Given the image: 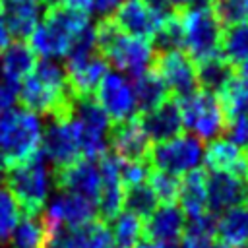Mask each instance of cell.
Instances as JSON below:
<instances>
[{
	"mask_svg": "<svg viewBox=\"0 0 248 248\" xmlns=\"http://www.w3.org/2000/svg\"><path fill=\"white\" fill-rule=\"evenodd\" d=\"M37 54L25 41L10 43V46L0 54V78L17 89L23 78L33 70Z\"/></svg>",
	"mask_w": 248,
	"mask_h": 248,
	"instance_id": "7402d4cb",
	"label": "cell"
},
{
	"mask_svg": "<svg viewBox=\"0 0 248 248\" xmlns=\"http://www.w3.org/2000/svg\"><path fill=\"white\" fill-rule=\"evenodd\" d=\"M207 248H231V246H229V244H225V242H221V240H213Z\"/></svg>",
	"mask_w": 248,
	"mask_h": 248,
	"instance_id": "bcb514c9",
	"label": "cell"
},
{
	"mask_svg": "<svg viewBox=\"0 0 248 248\" xmlns=\"http://www.w3.org/2000/svg\"><path fill=\"white\" fill-rule=\"evenodd\" d=\"M93 95H95V101L99 103V107L108 116V120H112V122L128 120V118L136 116V112H138V101H136L132 79L122 72L108 70L101 78Z\"/></svg>",
	"mask_w": 248,
	"mask_h": 248,
	"instance_id": "7c38bea8",
	"label": "cell"
},
{
	"mask_svg": "<svg viewBox=\"0 0 248 248\" xmlns=\"http://www.w3.org/2000/svg\"><path fill=\"white\" fill-rule=\"evenodd\" d=\"M62 4L72 8V10L85 12V14H89L93 10V0H62Z\"/></svg>",
	"mask_w": 248,
	"mask_h": 248,
	"instance_id": "ab89813d",
	"label": "cell"
},
{
	"mask_svg": "<svg viewBox=\"0 0 248 248\" xmlns=\"http://www.w3.org/2000/svg\"><path fill=\"white\" fill-rule=\"evenodd\" d=\"M180 17V48L196 62L221 56L223 25L213 10V0H200L184 10Z\"/></svg>",
	"mask_w": 248,
	"mask_h": 248,
	"instance_id": "277c9868",
	"label": "cell"
},
{
	"mask_svg": "<svg viewBox=\"0 0 248 248\" xmlns=\"http://www.w3.org/2000/svg\"><path fill=\"white\" fill-rule=\"evenodd\" d=\"M72 116L79 126L81 138V157L97 161L103 153H107V132H108V116L99 107L93 97L74 99Z\"/></svg>",
	"mask_w": 248,
	"mask_h": 248,
	"instance_id": "8fae6325",
	"label": "cell"
},
{
	"mask_svg": "<svg viewBox=\"0 0 248 248\" xmlns=\"http://www.w3.org/2000/svg\"><path fill=\"white\" fill-rule=\"evenodd\" d=\"M169 12H157L153 8H149L145 2L141 0H124L114 14L110 16V19L114 21V25L130 35H138V37H145V39H155V33L163 21V17Z\"/></svg>",
	"mask_w": 248,
	"mask_h": 248,
	"instance_id": "e0dca14e",
	"label": "cell"
},
{
	"mask_svg": "<svg viewBox=\"0 0 248 248\" xmlns=\"http://www.w3.org/2000/svg\"><path fill=\"white\" fill-rule=\"evenodd\" d=\"M242 248H248V244H244V246H242Z\"/></svg>",
	"mask_w": 248,
	"mask_h": 248,
	"instance_id": "c3c4849f",
	"label": "cell"
},
{
	"mask_svg": "<svg viewBox=\"0 0 248 248\" xmlns=\"http://www.w3.org/2000/svg\"><path fill=\"white\" fill-rule=\"evenodd\" d=\"M12 246L14 248H43L45 246V232L41 221L37 217H25L17 221L12 232Z\"/></svg>",
	"mask_w": 248,
	"mask_h": 248,
	"instance_id": "d6a6232c",
	"label": "cell"
},
{
	"mask_svg": "<svg viewBox=\"0 0 248 248\" xmlns=\"http://www.w3.org/2000/svg\"><path fill=\"white\" fill-rule=\"evenodd\" d=\"M182 213L188 217H198L207 211V192H205V169L196 167L184 172L178 184V198Z\"/></svg>",
	"mask_w": 248,
	"mask_h": 248,
	"instance_id": "603a6c76",
	"label": "cell"
},
{
	"mask_svg": "<svg viewBox=\"0 0 248 248\" xmlns=\"http://www.w3.org/2000/svg\"><path fill=\"white\" fill-rule=\"evenodd\" d=\"M17 101V89L12 87L10 83H6L2 78H0V110H8L14 107V103Z\"/></svg>",
	"mask_w": 248,
	"mask_h": 248,
	"instance_id": "8d00e7d4",
	"label": "cell"
},
{
	"mask_svg": "<svg viewBox=\"0 0 248 248\" xmlns=\"http://www.w3.org/2000/svg\"><path fill=\"white\" fill-rule=\"evenodd\" d=\"M110 143L114 155L120 161L128 163H149L151 153V140L147 138L140 116H132L122 122H114Z\"/></svg>",
	"mask_w": 248,
	"mask_h": 248,
	"instance_id": "2e32d148",
	"label": "cell"
},
{
	"mask_svg": "<svg viewBox=\"0 0 248 248\" xmlns=\"http://www.w3.org/2000/svg\"><path fill=\"white\" fill-rule=\"evenodd\" d=\"M145 178H147V184L151 186V190L155 192V196H157L159 202H163V203H176L178 184H180V178L176 174H170V172L153 169L149 165Z\"/></svg>",
	"mask_w": 248,
	"mask_h": 248,
	"instance_id": "836d02e7",
	"label": "cell"
},
{
	"mask_svg": "<svg viewBox=\"0 0 248 248\" xmlns=\"http://www.w3.org/2000/svg\"><path fill=\"white\" fill-rule=\"evenodd\" d=\"M95 45L108 66H114L130 78H138L151 70L155 60L151 39L120 31L110 17H105L95 25Z\"/></svg>",
	"mask_w": 248,
	"mask_h": 248,
	"instance_id": "3957f363",
	"label": "cell"
},
{
	"mask_svg": "<svg viewBox=\"0 0 248 248\" xmlns=\"http://www.w3.org/2000/svg\"><path fill=\"white\" fill-rule=\"evenodd\" d=\"M91 27L89 14L72 10L62 2L46 8L45 17L39 19L33 33L27 37V45L41 58H60L70 52L76 39Z\"/></svg>",
	"mask_w": 248,
	"mask_h": 248,
	"instance_id": "7a4b0ae2",
	"label": "cell"
},
{
	"mask_svg": "<svg viewBox=\"0 0 248 248\" xmlns=\"http://www.w3.org/2000/svg\"><path fill=\"white\" fill-rule=\"evenodd\" d=\"M141 2H145L149 8H153V10H157V12H169L167 0H141Z\"/></svg>",
	"mask_w": 248,
	"mask_h": 248,
	"instance_id": "b9f144b4",
	"label": "cell"
},
{
	"mask_svg": "<svg viewBox=\"0 0 248 248\" xmlns=\"http://www.w3.org/2000/svg\"><path fill=\"white\" fill-rule=\"evenodd\" d=\"M132 85H134V93L138 101V110L141 112L151 110L159 107L161 103H165L167 99H170V91L167 89L163 79L153 72V68L143 72L138 78H132Z\"/></svg>",
	"mask_w": 248,
	"mask_h": 248,
	"instance_id": "4316f807",
	"label": "cell"
},
{
	"mask_svg": "<svg viewBox=\"0 0 248 248\" xmlns=\"http://www.w3.org/2000/svg\"><path fill=\"white\" fill-rule=\"evenodd\" d=\"M17 101L23 108L50 118L72 112L74 97L68 89L66 72L54 60H37L33 70L17 85Z\"/></svg>",
	"mask_w": 248,
	"mask_h": 248,
	"instance_id": "6da1fadb",
	"label": "cell"
},
{
	"mask_svg": "<svg viewBox=\"0 0 248 248\" xmlns=\"http://www.w3.org/2000/svg\"><path fill=\"white\" fill-rule=\"evenodd\" d=\"M110 232H112L114 248H134L141 234V221L128 211L118 213L112 219Z\"/></svg>",
	"mask_w": 248,
	"mask_h": 248,
	"instance_id": "1f68e13d",
	"label": "cell"
},
{
	"mask_svg": "<svg viewBox=\"0 0 248 248\" xmlns=\"http://www.w3.org/2000/svg\"><path fill=\"white\" fill-rule=\"evenodd\" d=\"M64 232L74 248H114L110 227L99 217H93L91 221L72 227Z\"/></svg>",
	"mask_w": 248,
	"mask_h": 248,
	"instance_id": "484cf974",
	"label": "cell"
},
{
	"mask_svg": "<svg viewBox=\"0 0 248 248\" xmlns=\"http://www.w3.org/2000/svg\"><path fill=\"white\" fill-rule=\"evenodd\" d=\"M176 99L182 128L198 140H215L225 130V114L215 93L198 87L196 91Z\"/></svg>",
	"mask_w": 248,
	"mask_h": 248,
	"instance_id": "ba28073f",
	"label": "cell"
},
{
	"mask_svg": "<svg viewBox=\"0 0 248 248\" xmlns=\"http://www.w3.org/2000/svg\"><path fill=\"white\" fill-rule=\"evenodd\" d=\"M202 141L192 134H176L169 140L157 141L151 145L149 153V165L153 169L170 172V174H182L190 169H196L202 159Z\"/></svg>",
	"mask_w": 248,
	"mask_h": 248,
	"instance_id": "30bf717a",
	"label": "cell"
},
{
	"mask_svg": "<svg viewBox=\"0 0 248 248\" xmlns=\"http://www.w3.org/2000/svg\"><path fill=\"white\" fill-rule=\"evenodd\" d=\"M221 56L232 66H236L248 56V23H238L223 29Z\"/></svg>",
	"mask_w": 248,
	"mask_h": 248,
	"instance_id": "4dcf8cb0",
	"label": "cell"
},
{
	"mask_svg": "<svg viewBox=\"0 0 248 248\" xmlns=\"http://www.w3.org/2000/svg\"><path fill=\"white\" fill-rule=\"evenodd\" d=\"M134 248H165V244H157V242H151V240H145V242H136Z\"/></svg>",
	"mask_w": 248,
	"mask_h": 248,
	"instance_id": "f6af8a7d",
	"label": "cell"
},
{
	"mask_svg": "<svg viewBox=\"0 0 248 248\" xmlns=\"http://www.w3.org/2000/svg\"><path fill=\"white\" fill-rule=\"evenodd\" d=\"M43 4H48V6H52V4H58L60 0H41Z\"/></svg>",
	"mask_w": 248,
	"mask_h": 248,
	"instance_id": "7dc6e473",
	"label": "cell"
},
{
	"mask_svg": "<svg viewBox=\"0 0 248 248\" xmlns=\"http://www.w3.org/2000/svg\"><path fill=\"white\" fill-rule=\"evenodd\" d=\"M140 122L151 141H163L182 132V118L174 99H167L159 107L141 112Z\"/></svg>",
	"mask_w": 248,
	"mask_h": 248,
	"instance_id": "d6986e66",
	"label": "cell"
},
{
	"mask_svg": "<svg viewBox=\"0 0 248 248\" xmlns=\"http://www.w3.org/2000/svg\"><path fill=\"white\" fill-rule=\"evenodd\" d=\"M196 2H200V0H167V4L172 10H184V8H188V6L196 4Z\"/></svg>",
	"mask_w": 248,
	"mask_h": 248,
	"instance_id": "7bdbcfd3",
	"label": "cell"
},
{
	"mask_svg": "<svg viewBox=\"0 0 248 248\" xmlns=\"http://www.w3.org/2000/svg\"><path fill=\"white\" fill-rule=\"evenodd\" d=\"M215 225L217 215L205 211L198 217H190L188 223H184L182 234H180V248H207L215 238Z\"/></svg>",
	"mask_w": 248,
	"mask_h": 248,
	"instance_id": "83f0119b",
	"label": "cell"
},
{
	"mask_svg": "<svg viewBox=\"0 0 248 248\" xmlns=\"http://www.w3.org/2000/svg\"><path fill=\"white\" fill-rule=\"evenodd\" d=\"M12 33H10V29H8V25H6V19H4V16H2V12H0V54L10 46V43H12Z\"/></svg>",
	"mask_w": 248,
	"mask_h": 248,
	"instance_id": "f35d334b",
	"label": "cell"
},
{
	"mask_svg": "<svg viewBox=\"0 0 248 248\" xmlns=\"http://www.w3.org/2000/svg\"><path fill=\"white\" fill-rule=\"evenodd\" d=\"M6 188L14 196L19 213L25 217H37L46 202L48 194V169L41 149L25 161L14 163L4 170Z\"/></svg>",
	"mask_w": 248,
	"mask_h": 248,
	"instance_id": "5b68a950",
	"label": "cell"
},
{
	"mask_svg": "<svg viewBox=\"0 0 248 248\" xmlns=\"http://www.w3.org/2000/svg\"><path fill=\"white\" fill-rule=\"evenodd\" d=\"M213 10L223 27L248 23V0H213Z\"/></svg>",
	"mask_w": 248,
	"mask_h": 248,
	"instance_id": "d590c367",
	"label": "cell"
},
{
	"mask_svg": "<svg viewBox=\"0 0 248 248\" xmlns=\"http://www.w3.org/2000/svg\"><path fill=\"white\" fill-rule=\"evenodd\" d=\"M43 124L27 108H8L0 114V153L6 165L29 159L41 149Z\"/></svg>",
	"mask_w": 248,
	"mask_h": 248,
	"instance_id": "52a82bcc",
	"label": "cell"
},
{
	"mask_svg": "<svg viewBox=\"0 0 248 248\" xmlns=\"http://www.w3.org/2000/svg\"><path fill=\"white\" fill-rule=\"evenodd\" d=\"M54 184L60 192H72L97 202L101 192V174L95 161L79 157L78 161L52 170Z\"/></svg>",
	"mask_w": 248,
	"mask_h": 248,
	"instance_id": "5bb4252c",
	"label": "cell"
},
{
	"mask_svg": "<svg viewBox=\"0 0 248 248\" xmlns=\"http://www.w3.org/2000/svg\"><path fill=\"white\" fill-rule=\"evenodd\" d=\"M215 238L229 244L231 248H242L248 244V205L238 203L229 209L221 217H217Z\"/></svg>",
	"mask_w": 248,
	"mask_h": 248,
	"instance_id": "cb8c5ba5",
	"label": "cell"
},
{
	"mask_svg": "<svg viewBox=\"0 0 248 248\" xmlns=\"http://www.w3.org/2000/svg\"><path fill=\"white\" fill-rule=\"evenodd\" d=\"M124 0H93V10L99 14V16H105V17H110L114 14V10L122 4Z\"/></svg>",
	"mask_w": 248,
	"mask_h": 248,
	"instance_id": "74e56055",
	"label": "cell"
},
{
	"mask_svg": "<svg viewBox=\"0 0 248 248\" xmlns=\"http://www.w3.org/2000/svg\"><path fill=\"white\" fill-rule=\"evenodd\" d=\"M225 122L227 120H248V79L234 74L227 85L217 93Z\"/></svg>",
	"mask_w": 248,
	"mask_h": 248,
	"instance_id": "d4e9b609",
	"label": "cell"
},
{
	"mask_svg": "<svg viewBox=\"0 0 248 248\" xmlns=\"http://www.w3.org/2000/svg\"><path fill=\"white\" fill-rule=\"evenodd\" d=\"M41 153L54 165V169L66 167L81 157L79 126L72 112L50 118V124L41 138Z\"/></svg>",
	"mask_w": 248,
	"mask_h": 248,
	"instance_id": "9c48e42d",
	"label": "cell"
},
{
	"mask_svg": "<svg viewBox=\"0 0 248 248\" xmlns=\"http://www.w3.org/2000/svg\"><path fill=\"white\" fill-rule=\"evenodd\" d=\"M66 81L74 99L93 97L101 78L108 72V62L97 50L95 27H87L66 54Z\"/></svg>",
	"mask_w": 248,
	"mask_h": 248,
	"instance_id": "8992f818",
	"label": "cell"
},
{
	"mask_svg": "<svg viewBox=\"0 0 248 248\" xmlns=\"http://www.w3.org/2000/svg\"><path fill=\"white\" fill-rule=\"evenodd\" d=\"M41 0H0L6 25L17 41H27L41 19Z\"/></svg>",
	"mask_w": 248,
	"mask_h": 248,
	"instance_id": "44dd1931",
	"label": "cell"
},
{
	"mask_svg": "<svg viewBox=\"0 0 248 248\" xmlns=\"http://www.w3.org/2000/svg\"><path fill=\"white\" fill-rule=\"evenodd\" d=\"M0 114H2V110H0Z\"/></svg>",
	"mask_w": 248,
	"mask_h": 248,
	"instance_id": "681fc988",
	"label": "cell"
},
{
	"mask_svg": "<svg viewBox=\"0 0 248 248\" xmlns=\"http://www.w3.org/2000/svg\"><path fill=\"white\" fill-rule=\"evenodd\" d=\"M19 221V207L14 200V196L10 194V190L6 188V184H0V244L6 242L16 225Z\"/></svg>",
	"mask_w": 248,
	"mask_h": 248,
	"instance_id": "e575fe53",
	"label": "cell"
},
{
	"mask_svg": "<svg viewBox=\"0 0 248 248\" xmlns=\"http://www.w3.org/2000/svg\"><path fill=\"white\" fill-rule=\"evenodd\" d=\"M198 68V83L202 89H207L211 93H219L227 81L236 74L234 66L225 60L223 56H215V58H209V60H203L200 64H196Z\"/></svg>",
	"mask_w": 248,
	"mask_h": 248,
	"instance_id": "f1b7e54d",
	"label": "cell"
},
{
	"mask_svg": "<svg viewBox=\"0 0 248 248\" xmlns=\"http://www.w3.org/2000/svg\"><path fill=\"white\" fill-rule=\"evenodd\" d=\"M43 248H74L72 246V242L68 240V236H66V232L62 231L60 234H56L54 238H50Z\"/></svg>",
	"mask_w": 248,
	"mask_h": 248,
	"instance_id": "60d3db41",
	"label": "cell"
},
{
	"mask_svg": "<svg viewBox=\"0 0 248 248\" xmlns=\"http://www.w3.org/2000/svg\"><path fill=\"white\" fill-rule=\"evenodd\" d=\"M151 68L163 79L170 95L184 97L200 87L196 62L182 48H167L157 52Z\"/></svg>",
	"mask_w": 248,
	"mask_h": 248,
	"instance_id": "4fadbf2b",
	"label": "cell"
},
{
	"mask_svg": "<svg viewBox=\"0 0 248 248\" xmlns=\"http://www.w3.org/2000/svg\"><path fill=\"white\" fill-rule=\"evenodd\" d=\"M157 196L147 184V180L128 184L124 186V198H122V209L136 215L138 219H147L153 209L157 207Z\"/></svg>",
	"mask_w": 248,
	"mask_h": 248,
	"instance_id": "f546056e",
	"label": "cell"
},
{
	"mask_svg": "<svg viewBox=\"0 0 248 248\" xmlns=\"http://www.w3.org/2000/svg\"><path fill=\"white\" fill-rule=\"evenodd\" d=\"M182 229L184 213L176 207V203H163L161 207H155L153 213L141 223L145 240L157 244H176L180 240Z\"/></svg>",
	"mask_w": 248,
	"mask_h": 248,
	"instance_id": "ac0fdd59",
	"label": "cell"
},
{
	"mask_svg": "<svg viewBox=\"0 0 248 248\" xmlns=\"http://www.w3.org/2000/svg\"><path fill=\"white\" fill-rule=\"evenodd\" d=\"M205 169L231 172L248 182V157L246 151L229 140H211L205 149Z\"/></svg>",
	"mask_w": 248,
	"mask_h": 248,
	"instance_id": "ffe728a7",
	"label": "cell"
},
{
	"mask_svg": "<svg viewBox=\"0 0 248 248\" xmlns=\"http://www.w3.org/2000/svg\"><path fill=\"white\" fill-rule=\"evenodd\" d=\"M207 211L219 215L221 211L248 202V182L231 172L205 169Z\"/></svg>",
	"mask_w": 248,
	"mask_h": 248,
	"instance_id": "9a60e30c",
	"label": "cell"
},
{
	"mask_svg": "<svg viewBox=\"0 0 248 248\" xmlns=\"http://www.w3.org/2000/svg\"><path fill=\"white\" fill-rule=\"evenodd\" d=\"M236 74L248 79V56H246L242 62H238V64H236Z\"/></svg>",
	"mask_w": 248,
	"mask_h": 248,
	"instance_id": "ee69618b",
	"label": "cell"
}]
</instances>
